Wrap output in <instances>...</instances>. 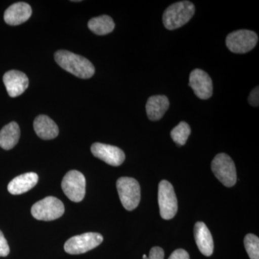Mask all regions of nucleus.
Instances as JSON below:
<instances>
[{
	"instance_id": "nucleus-1",
	"label": "nucleus",
	"mask_w": 259,
	"mask_h": 259,
	"mask_svg": "<svg viewBox=\"0 0 259 259\" xmlns=\"http://www.w3.org/2000/svg\"><path fill=\"white\" fill-rule=\"evenodd\" d=\"M55 60L63 69L81 79H90L95 74V66L88 59L70 51H58Z\"/></svg>"
},
{
	"instance_id": "nucleus-2",
	"label": "nucleus",
	"mask_w": 259,
	"mask_h": 259,
	"mask_svg": "<svg viewBox=\"0 0 259 259\" xmlns=\"http://www.w3.org/2000/svg\"><path fill=\"white\" fill-rule=\"evenodd\" d=\"M195 7L189 1L178 2L170 5L163 15L165 28L173 30L184 26L194 16Z\"/></svg>"
},
{
	"instance_id": "nucleus-3",
	"label": "nucleus",
	"mask_w": 259,
	"mask_h": 259,
	"mask_svg": "<svg viewBox=\"0 0 259 259\" xmlns=\"http://www.w3.org/2000/svg\"><path fill=\"white\" fill-rule=\"evenodd\" d=\"M121 203L128 211L134 210L141 201V187L137 180L131 177H121L116 183Z\"/></svg>"
},
{
	"instance_id": "nucleus-4",
	"label": "nucleus",
	"mask_w": 259,
	"mask_h": 259,
	"mask_svg": "<svg viewBox=\"0 0 259 259\" xmlns=\"http://www.w3.org/2000/svg\"><path fill=\"white\" fill-rule=\"evenodd\" d=\"M214 176L223 185L231 187L236 185L237 173L234 162L228 155L224 153H219L211 164Z\"/></svg>"
},
{
	"instance_id": "nucleus-5",
	"label": "nucleus",
	"mask_w": 259,
	"mask_h": 259,
	"mask_svg": "<svg viewBox=\"0 0 259 259\" xmlns=\"http://www.w3.org/2000/svg\"><path fill=\"white\" fill-rule=\"evenodd\" d=\"M64 205L60 199L47 197L32 205V217L38 221H51L61 218L64 214Z\"/></svg>"
},
{
	"instance_id": "nucleus-6",
	"label": "nucleus",
	"mask_w": 259,
	"mask_h": 259,
	"mask_svg": "<svg viewBox=\"0 0 259 259\" xmlns=\"http://www.w3.org/2000/svg\"><path fill=\"white\" fill-rule=\"evenodd\" d=\"M158 202L160 214L164 220H171L176 215L178 203L173 186L166 180L158 185Z\"/></svg>"
},
{
	"instance_id": "nucleus-7",
	"label": "nucleus",
	"mask_w": 259,
	"mask_h": 259,
	"mask_svg": "<svg viewBox=\"0 0 259 259\" xmlns=\"http://www.w3.org/2000/svg\"><path fill=\"white\" fill-rule=\"evenodd\" d=\"M258 37L255 32L240 30L232 32L226 37V47L234 54H243L254 49Z\"/></svg>"
},
{
	"instance_id": "nucleus-8",
	"label": "nucleus",
	"mask_w": 259,
	"mask_h": 259,
	"mask_svg": "<svg viewBox=\"0 0 259 259\" xmlns=\"http://www.w3.org/2000/svg\"><path fill=\"white\" fill-rule=\"evenodd\" d=\"M102 241L103 237L100 233H83L69 238L65 243L64 250L69 254H81L96 248Z\"/></svg>"
},
{
	"instance_id": "nucleus-9",
	"label": "nucleus",
	"mask_w": 259,
	"mask_h": 259,
	"mask_svg": "<svg viewBox=\"0 0 259 259\" xmlns=\"http://www.w3.org/2000/svg\"><path fill=\"white\" fill-rule=\"evenodd\" d=\"M61 188L70 200L75 202H81L86 193L85 177L81 172L71 170L63 179Z\"/></svg>"
},
{
	"instance_id": "nucleus-10",
	"label": "nucleus",
	"mask_w": 259,
	"mask_h": 259,
	"mask_svg": "<svg viewBox=\"0 0 259 259\" xmlns=\"http://www.w3.org/2000/svg\"><path fill=\"white\" fill-rule=\"evenodd\" d=\"M189 86L196 96L201 100H207L212 95L213 85L210 76L203 70L196 69L191 72Z\"/></svg>"
},
{
	"instance_id": "nucleus-11",
	"label": "nucleus",
	"mask_w": 259,
	"mask_h": 259,
	"mask_svg": "<svg viewBox=\"0 0 259 259\" xmlns=\"http://www.w3.org/2000/svg\"><path fill=\"white\" fill-rule=\"evenodd\" d=\"M91 151L95 157L105 161L110 166H119L125 159L123 151L116 146L95 143L91 147Z\"/></svg>"
},
{
	"instance_id": "nucleus-12",
	"label": "nucleus",
	"mask_w": 259,
	"mask_h": 259,
	"mask_svg": "<svg viewBox=\"0 0 259 259\" xmlns=\"http://www.w3.org/2000/svg\"><path fill=\"white\" fill-rule=\"evenodd\" d=\"M7 92L11 97L20 96L28 88L29 80L26 74L17 70H11L3 76Z\"/></svg>"
},
{
	"instance_id": "nucleus-13",
	"label": "nucleus",
	"mask_w": 259,
	"mask_h": 259,
	"mask_svg": "<svg viewBox=\"0 0 259 259\" xmlns=\"http://www.w3.org/2000/svg\"><path fill=\"white\" fill-rule=\"evenodd\" d=\"M31 7L25 3H17L5 12V23L10 25H18L25 23L31 17Z\"/></svg>"
},
{
	"instance_id": "nucleus-14",
	"label": "nucleus",
	"mask_w": 259,
	"mask_h": 259,
	"mask_svg": "<svg viewBox=\"0 0 259 259\" xmlns=\"http://www.w3.org/2000/svg\"><path fill=\"white\" fill-rule=\"evenodd\" d=\"M194 235L199 251L205 256H210L214 250V242L207 226L202 222L196 223Z\"/></svg>"
},
{
	"instance_id": "nucleus-15",
	"label": "nucleus",
	"mask_w": 259,
	"mask_h": 259,
	"mask_svg": "<svg viewBox=\"0 0 259 259\" xmlns=\"http://www.w3.org/2000/svg\"><path fill=\"white\" fill-rule=\"evenodd\" d=\"M38 176L34 172L23 174L13 179L8 185L10 194L18 195L28 192L37 185Z\"/></svg>"
},
{
	"instance_id": "nucleus-16",
	"label": "nucleus",
	"mask_w": 259,
	"mask_h": 259,
	"mask_svg": "<svg viewBox=\"0 0 259 259\" xmlns=\"http://www.w3.org/2000/svg\"><path fill=\"white\" fill-rule=\"evenodd\" d=\"M169 107V100L165 95H154L149 97L146 103V113L152 121L161 120Z\"/></svg>"
},
{
	"instance_id": "nucleus-17",
	"label": "nucleus",
	"mask_w": 259,
	"mask_h": 259,
	"mask_svg": "<svg viewBox=\"0 0 259 259\" xmlns=\"http://www.w3.org/2000/svg\"><path fill=\"white\" fill-rule=\"evenodd\" d=\"M33 125L35 134L42 140L54 139L59 135V130L56 122L47 115L35 117Z\"/></svg>"
},
{
	"instance_id": "nucleus-18",
	"label": "nucleus",
	"mask_w": 259,
	"mask_h": 259,
	"mask_svg": "<svg viewBox=\"0 0 259 259\" xmlns=\"http://www.w3.org/2000/svg\"><path fill=\"white\" fill-rule=\"evenodd\" d=\"M20 130L18 123L12 122L0 131V147L10 150L15 147L20 139Z\"/></svg>"
},
{
	"instance_id": "nucleus-19",
	"label": "nucleus",
	"mask_w": 259,
	"mask_h": 259,
	"mask_svg": "<svg viewBox=\"0 0 259 259\" xmlns=\"http://www.w3.org/2000/svg\"><path fill=\"white\" fill-rule=\"evenodd\" d=\"M115 26L113 20L108 15H102L94 18L88 23V28L90 30L99 35L110 33L115 28Z\"/></svg>"
},
{
	"instance_id": "nucleus-20",
	"label": "nucleus",
	"mask_w": 259,
	"mask_h": 259,
	"mask_svg": "<svg viewBox=\"0 0 259 259\" xmlns=\"http://www.w3.org/2000/svg\"><path fill=\"white\" fill-rule=\"evenodd\" d=\"M191 134V127L186 122H181L171 132V137L179 146H184Z\"/></svg>"
},
{
	"instance_id": "nucleus-21",
	"label": "nucleus",
	"mask_w": 259,
	"mask_h": 259,
	"mask_svg": "<svg viewBox=\"0 0 259 259\" xmlns=\"http://www.w3.org/2000/svg\"><path fill=\"white\" fill-rule=\"evenodd\" d=\"M244 245L247 253L250 259H259V238L255 235H246L244 238Z\"/></svg>"
},
{
	"instance_id": "nucleus-22",
	"label": "nucleus",
	"mask_w": 259,
	"mask_h": 259,
	"mask_svg": "<svg viewBox=\"0 0 259 259\" xmlns=\"http://www.w3.org/2000/svg\"><path fill=\"white\" fill-rule=\"evenodd\" d=\"M143 259H164V251L160 247H153L150 250L149 256L144 254Z\"/></svg>"
},
{
	"instance_id": "nucleus-23",
	"label": "nucleus",
	"mask_w": 259,
	"mask_h": 259,
	"mask_svg": "<svg viewBox=\"0 0 259 259\" xmlns=\"http://www.w3.org/2000/svg\"><path fill=\"white\" fill-rule=\"evenodd\" d=\"M10 247L5 238L3 232L0 231V257H5L9 255Z\"/></svg>"
},
{
	"instance_id": "nucleus-24",
	"label": "nucleus",
	"mask_w": 259,
	"mask_h": 259,
	"mask_svg": "<svg viewBox=\"0 0 259 259\" xmlns=\"http://www.w3.org/2000/svg\"><path fill=\"white\" fill-rule=\"evenodd\" d=\"M248 102L253 107H258L259 104V90L258 87L253 89L248 97Z\"/></svg>"
},
{
	"instance_id": "nucleus-25",
	"label": "nucleus",
	"mask_w": 259,
	"mask_h": 259,
	"mask_svg": "<svg viewBox=\"0 0 259 259\" xmlns=\"http://www.w3.org/2000/svg\"><path fill=\"white\" fill-rule=\"evenodd\" d=\"M168 259H190L189 253L184 249L175 250Z\"/></svg>"
}]
</instances>
